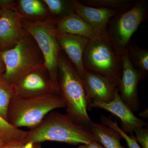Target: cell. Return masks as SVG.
Listing matches in <instances>:
<instances>
[{
	"label": "cell",
	"instance_id": "1",
	"mask_svg": "<svg viewBox=\"0 0 148 148\" xmlns=\"http://www.w3.org/2000/svg\"><path fill=\"white\" fill-rule=\"evenodd\" d=\"M94 140L89 127L74 121L66 114L51 112L39 124L27 131L23 142L41 143L53 141L77 145H88Z\"/></svg>",
	"mask_w": 148,
	"mask_h": 148
},
{
	"label": "cell",
	"instance_id": "2",
	"mask_svg": "<svg viewBox=\"0 0 148 148\" xmlns=\"http://www.w3.org/2000/svg\"><path fill=\"white\" fill-rule=\"evenodd\" d=\"M58 84L66 114L74 121L90 128L92 122L87 113L88 104L83 82L61 50L58 58Z\"/></svg>",
	"mask_w": 148,
	"mask_h": 148
},
{
	"label": "cell",
	"instance_id": "3",
	"mask_svg": "<svg viewBox=\"0 0 148 148\" xmlns=\"http://www.w3.org/2000/svg\"><path fill=\"white\" fill-rule=\"evenodd\" d=\"M65 108L61 96L55 93L31 97L14 96L9 106L7 121L16 128L36 127L54 109Z\"/></svg>",
	"mask_w": 148,
	"mask_h": 148
},
{
	"label": "cell",
	"instance_id": "4",
	"mask_svg": "<svg viewBox=\"0 0 148 148\" xmlns=\"http://www.w3.org/2000/svg\"><path fill=\"white\" fill-rule=\"evenodd\" d=\"M0 56L5 67L2 79L11 86L34 69L45 65L39 48L27 32L13 47L0 51Z\"/></svg>",
	"mask_w": 148,
	"mask_h": 148
},
{
	"label": "cell",
	"instance_id": "5",
	"mask_svg": "<svg viewBox=\"0 0 148 148\" xmlns=\"http://www.w3.org/2000/svg\"><path fill=\"white\" fill-rule=\"evenodd\" d=\"M26 31L35 40L42 53L55 92L60 95L58 84V58L61 49L57 40L56 19L51 16L41 21H30L23 18Z\"/></svg>",
	"mask_w": 148,
	"mask_h": 148
},
{
	"label": "cell",
	"instance_id": "6",
	"mask_svg": "<svg viewBox=\"0 0 148 148\" xmlns=\"http://www.w3.org/2000/svg\"><path fill=\"white\" fill-rule=\"evenodd\" d=\"M85 71L109 78L117 83L121 77V56L108 36L89 40L84 54Z\"/></svg>",
	"mask_w": 148,
	"mask_h": 148
},
{
	"label": "cell",
	"instance_id": "7",
	"mask_svg": "<svg viewBox=\"0 0 148 148\" xmlns=\"http://www.w3.org/2000/svg\"><path fill=\"white\" fill-rule=\"evenodd\" d=\"M148 16L147 1L136 0L130 8L118 12L110 19L106 29L107 36L120 55L127 49L132 35Z\"/></svg>",
	"mask_w": 148,
	"mask_h": 148
},
{
	"label": "cell",
	"instance_id": "8",
	"mask_svg": "<svg viewBox=\"0 0 148 148\" xmlns=\"http://www.w3.org/2000/svg\"><path fill=\"white\" fill-rule=\"evenodd\" d=\"M14 97L31 98L55 93L49 74L45 65L27 73L12 86Z\"/></svg>",
	"mask_w": 148,
	"mask_h": 148
},
{
	"label": "cell",
	"instance_id": "9",
	"mask_svg": "<svg viewBox=\"0 0 148 148\" xmlns=\"http://www.w3.org/2000/svg\"><path fill=\"white\" fill-rule=\"evenodd\" d=\"M122 69L121 77L119 82V92L123 101L132 111H137L139 108L138 85L146 75L135 69L128 57L127 49L121 54Z\"/></svg>",
	"mask_w": 148,
	"mask_h": 148
},
{
	"label": "cell",
	"instance_id": "10",
	"mask_svg": "<svg viewBox=\"0 0 148 148\" xmlns=\"http://www.w3.org/2000/svg\"><path fill=\"white\" fill-rule=\"evenodd\" d=\"M27 32L23 18L15 8L2 10L0 16V51L13 47Z\"/></svg>",
	"mask_w": 148,
	"mask_h": 148
},
{
	"label": "cell",
	"instance_id": "11",
	"mask_svg": "<svg viewBox=\"0 0 148 148\" xmlns=\"http://www.w3.org/2000/svg\"><path fill=\"white\" fill-rule=\"evenodd\" d=\"M99 108L110 112L120 119L121 129L125 132L132 135L136 128L148 125L147 123L135 116L132 111L123 101L120 96L119 90L116 91L114 99L108 103L93 101L88 107Z\"/></svg>",
	"mask_w": 148,
	"mask_h": 148
},
{
	"label": "cell",
	"instance_id": "12",
	"mask_svg": "<svg viewBox=\"0 0 148 148\" xmlns=\"http://www.w3.org/2000/svg\"><path fill=\"white\" fill-rule=\"evenodd\" d=\"M82 80L88 106L93 101L110 102L118 90V84L114 81L86 71Z\"/></svg>",
	"mask_w": 148,
	"mask_h": 148
},
{
	"label": "cell",
	"instance_id": "13",
	"mask_svg": "<svg viewBox=\"0 0 148 148\" xmlns=\"http://www.w3.org/2000/svg\"><path fill=\"white\" fill-rule=\"evenodd\" d=\"M57 40L61 50L65 52L79 75L83 79L86 71L84 54L89 40L77 35L57 33Z\"/></svg>",
	"mask_w": 148,
	"mask_h": 148
},
{
	"label": "cell",
	"instance_id": "14",
	"mask_svg": "<svg viewBox=\"0 0 148 148\" xmlns=\"http://www.w3.org/2000/svg\"><path fill=\"white\" fill-rule=\"evenodd\" d=\"M75 13L95 29L107 34L109 21L118 13L117 11L86 5L79 1H73Z\"/></svg>",
	"mask_w": 148,
	"mask_h": 148
},
{
	"label": "cell",
	"instance_id": "15",
	"mask_svg": "<svg viewBox=\"0 0 148 148\" xmlns=\"http://www.w3.org/2000/svg\"><path fill=\"white\" fill-rule=\"evenodd\" d=\"M56 27L57 33L77 35L89 40L107 36L106 33L91 27L75 13L56 20Z\"/></svg>",
	"mask_w": 148,
	"mask_h": 148
},
{
	"label": "cell",
	"instance_id": "16",
	"mask_svg": "<svg viewBox=\"0 0 148 148\" xmlns=\"http://www.w3.org/2000/svg\"><path fill=\"white\" fill-rule=\"evenodd\" d=\"M14 6L17 12L27 21H41L51 16L42 1L18 0L15 1Z\"/></svg>",
	"mask_w": 148,
	"mask_h": 148
},
{
	"label": "cell",
	"instance_id": "17",
	"mask_svg": "<svg viewBox=\"0 0 148 148\" xmlns=\"http://www.w3.org/2000/svg\"><path fill=\"white\" fill-rule=\"evenodd\" d=\"M90 128L95 140L106 148H126L121 141L122 138L116 131L102 123L92 122Z\"/></svg>",
	"mask_w": 148,
	"mask_h": 148
},
{
	"label": "cell",
	"instance_id": "18",
	"mask_svg": "<svg viewBox=\"0 0 148 148\" xmlns=\"http://www.w3.org/2000/svg\"><path fill=\"white\" fill-rule=\"evenodd\" d=\"M127 50L130 61L133 66L146 75L148 72V50L139 47L131 40Z\"/></svg>",
	"mask_w": 148,
	"mask_h": 148
},
{
	"label": "cell",
	"instance_id": "19",
	"mask_svg": "<svg viewBox=\"0 0 148 148\" xmlns=\"http://www.w3.org/2000/svg\"><path fill=\"white\" fill-rule=\"evenodd\" d=\"M51 16L56 20L61 19L75 13L73 1L42 0Z\"/></svg>",
	"mask_w": 148,
	"mask_h": 148
},
{
	"label": "cell",
	"instance_id": "20",
	"mask_svg": "<svg viewBox=\"0 0 148 148\" xmlns=\"http://www.w3.org/2000/svg\"><path fill=\"white\" fill-rule=\"evenodd\" d=\"M136 0H82L81 3L92 7L101 8L117 11L119 12L128 9Z\"/></svg>",
	"mask_w": 148,
	"mask_h": 148
},
{
	"label": "cell",
	"instance_id": "21",
	"mask_svg": "<svg viewBox=\"0 0 148 148\" xmlns=\"http://www.w3.org/2000/svg\"><path fill=\"white\" fill-rule=\"evenodd\" d=\"M27 132V131L13 127L0 116V138L8 144L23 142Z\"/></svg>",
	"mask_w": 148,
	"mask_h": 148
},
{
	"label": "cell",
	"instance_id": "22",
	"mask_svg": "<svg viewBox=\"0 0 148 148\" xmlns=\"http://www.w3.org/2000/svg\"><path fill=\"white\" fill-rule=\"evenodd\" d=\"M14 96L12 86L0 79V116L6 120L9 106Z\"/></svg>",
	"mask_w": 148,
	"mask_h": 148
},
{
	"label": "cell",
	"instance_id": "23",
	"mask_svg": "<svg viewBox=\"0 0 148 148\" xmlns=\"http://www.w3.org/2000/svg\"><path fill=\"white\" fill-rule=\"evenodd\" d=\"M100 120L102 124L117 132L127 143L128 148H142L138 144L137 139L133 135H129L119 127L117 122L112 121L108 117L103 114L100 115Z\"/></svg>",
	"mask_w": 148,
	"mask_h": 148
},
{
	"label": "cell",
	"instance_id": "24",
	"mask_svg": "<svg viewBox=\"0 0 148 148\" xmlns=\"http://www.w3.org/2000/svg\"><path fill=\"white\" fill-rule=\"evenodd\" d=\"M138 143L142 148H148V130L144 127L136 128L134 131Z\"/></svg>",
	"mask_w": 148,
	"mask_h": 148
},
{
	"label": "cell",
	"instance_id": "25",
	"mask_svg": "<svg viewBox=\"0 0 148 148\" xmlns=\"http://www.w3.org/2000/svg\"><path fill=\"white\" fill-rule=\"evenodd\" d=\"M40 144L21 142L14 144H8L1 148H41Z\"/></svg>",
	"mask_w": 148,
	"mask_h": 148
},
{
	"label": "cell",
	"instance_id": "26",
	"mask_svg": "<svg viewBox=\"0 0 148 148\" xmlns=\"http://www.w3.org/2000/svg\"><path fill=\"white\" fill-rule=\"evenodd\" d=\"M15 1L13 0H0V9L1 10L15 8Z\"/></svg>",
	"mask_w": 148,
	"mask_h": 148
},
{
	"label": "cell",
	"instance_id": "27",
	"mask_svg": "<svg viewBox=\"0 0 148 148\" xmlns=\"http://www.w3.org/2000/svg\"><path fill=\"white\" fill-rule=\"evenodd\" d=\"M78 148H106L96 140L88 145H80Z\"/></svg>",
	"mask_w": 148,
	"mask_h": 148
},
{
	"label": "cell",
	"instance_id": "28",
	"mask_svg": "<svg viewBox=\"0 0 148 148\" xmlns=\"http://www.w3.org/2000/svg\"><path fill=\"white\" fill-rule=\"evenodd\" d=\"M5 71V67L2 59L0 56V79L2 78Z\"/></svg>",
	"mask_w": 148,
	"mask_h": 148
},
{
	"label": "cell",
	"instance_id": "29",
	"mask_svg": "<svg viewBox=\"0 0 148 148\" xmlns=\"http://www.w3.org/2000/svg\"><path fill=\"white\" fill-rule=\"evenodd\" d=\"M139 115L144 118H147L148 115L147 109V110H146L141 112V113H140Z\"/></svg>",
	"mask_w": 148,
	"mask_h": 148
},
{
	"label": "cell",
	"instance_id": "30",
	"mask_svg": "<svg viewBox=\"0 0 148 148\" xmlns=\"http://www.w3.org/2000/svg\"><path fill=\"white\" fill-rule=\"evenodd\" d=\"M8 143H7L5 141L3 140L2 138H0V148L3 147L4 146L8 145Z\"/></svg>",
	"mask_w": 148,
	"mask_h": 148
},
{
	"label": "cell",
	"instance_id": "31",
	"mask_svg": "<svg viewBox=\"0 0 148 148\" xmlns=\"http://www.w3.org/2000/svg\"><path fill=\"white\" fill-rule=\"evenodd\" d=\"M2 12V10L0 9V16H1V14Z\"/></svg>",
	"mask_w": 148,
	"mask_h": 148
}]
</instances>
